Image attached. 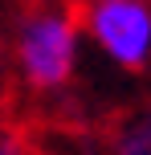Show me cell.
Here are the masks:
<instances>
[{"label": "cell", "instance_id": "3957f363", "mask_svg": "<svg viewBox=\"0 0 151 155\" xmlns=\"http://www.w3.org/2000/svg\"><path fill=\"white\" fill-rule=\"evenodd\" d=\"M114 155H151V106L123 123V131L114 135Z\"/></svg>", "mask_w": 151, "mask_h": 155}, {"label": "cell", "instance_id": "277c9868", "mask_svg": "<svg viewBox=\"0 0 151 155\" xmlns=\"http://www.w3.org/2000/svg\"><path fill=\"white\" fill-rule=\"evenodd\" d=\"M0 155H16V147L12 143H0Z\"/></svg>", "mask_w": 151, "mask_h": 155}, {"label": "cell", "instance_id": "6da1fadb", "mask_svg": "<svg viewBox=\"0 0 151 155\" xmlns=\"http://www.w3.org/2000/svg\"><path fill=\"white\" fill-rule=\"evenodd\" d=\"M16 61L29 86L57 90L70 82L78 65V25L70 12H33L21 25L16 41Z\"/></svg>", "mask_w": 151, "mask_h": 155}, {"label": "cell", "instance_id": "7a4b0ae2", "mask_svg": "<svg viewBox=\"0 0 151 155\" xmlns=\"http://www.w3.org/2000/svg\"><path fill=\"white\" fill-rule=\"evenodd\" d=\"M86 29L123 70H143L151 61V0H90Z\"/></svg>", "mask_w": 151, "mask_h": 155}]
</instances>
